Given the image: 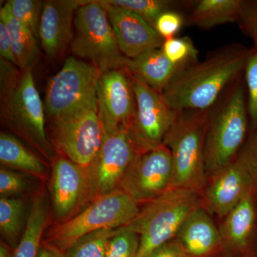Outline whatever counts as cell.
<instances>
[{"instance_id":"cell-1","label":"cell","mask_w":257,"mask_h":257,"mask_svg":"<svg viewBox=\"0 0 257 257\" xmlns=\"http://www.w3.org/2000/svg\"><path fill=\"white\" fill-rule=\"evenodd\" d=\"M250 49L230 44L179 69L162 94L176 111L208 110L243 74Z\"/></svg>"},{"instance_id":"cell-2","label":"cell","mask_w":257,"mask_h":257,"mask_svg":"<svg viewBox=\"0 0 257 257\" xmlns=\"http://www.w3.org/2000/svg\"><path fill=\"white\" fill-rule=\"evenodd\" d=\"M249 130L247 94L243 74L209 109L204 145L207 178L239 156Z\"/></svg>"},{"instance_id":"cell-3","label":"cell","mask_w":257,"mask_h":257,"mask_svg":"<svg viewBox=\"0 0 257 257\" xmlns=\"http://www.w3.org/2000/svg\"><path fill=\"white\" fill-rule=\"evenodd\" d=\"M45 106L32 69L1 77V117L5 124L47 158L53 156L45 130Z\"/></svg>"},{"instance_id":"cell-4","label":"cell","mask_w":257,"mask_h":257,"mask_svg":"<svg viewBox=\"0 0 257 257\" xmlns=\"http://www.w3.org/2000/svg\"><path fill=\"white\" fill-rule=\"evenodd\" d=\"M208 110L179 111L163 145L170 150L173 165L172 188L202 193L207 184L204 145Z\"/></svg>"},{"instance_id":"cell-5","label":"cell","mask_w":257,"mask_h":257,"mask_svg":"<svg viewBox=\"0 0 257 257\" xmlns=\"http://www.w3.org/2000/svg\"><path fill=\"white\" fill-rule=\"evenodd\" d=\"M200 207V193L184 189H170L145 204L135 219L126 226L140 236L138 257H147L175 239L189 216Z\"/></svg>"},{"instance_id":"cell-6","label":"cell","mask_w":257,"mask_h":257,"mask_svg":"<svg viewBox=\"0 0 257 257\" xmlns=\"http://www.w3.org/2000/svg\"><path fill=\"white\" fill-rule=\"evenodd\" d=\"M140 206L120 189L98 196L77 215L52 226L45 243L64 252L85 235L127 226L138 216Z\"/></svg>"},{"instance_id":"cell-7","label":"cell","mask_w":257,"mask_h":257,"mask_svg":"<svg viewBox=\"0 0 257 257\" xmlns=\"http://www.w3.org/2000/svg\"><path fill=\"white\" fill-rule=\"evenodd\" d=\"M71 50L102 72L124 69L128 58L119 45L106 10L98 1H84L76 13Z\"/></svg>"},{"instance_id":"cell-8","label":"cell","mask_w":257,"mask_h":257,"mask_svg":"<svg viewBox=\"0 0 257 257\" xmlns=\"http://www.w3.org/2000/svg\"><path fill=\"white\" fill-rule=\"evenodd\" d=\"M52 121L51 138L60 155L89 168L104 136L97 101Z\"/></svg>"},{"instance_id":"cell-9","label":"cell","mask_w":257,"mask_h":257,"mask_svg":"<svg viewBox=\"0 0 257 257\" xmlns=\"http://www.w3.org/2000/svg\"><path fill=\"white\" fill-rule=\"evenodd\" d=\"M101 74L93 64L69 57L47 84L45 113L55 119L97 101Z\"/></svg>"},{"instance_id":"cell-10","label":"cell","mask_w":257,"mask_h":257,"mask_svg":"<svg viewBox=\"0 0 257 257\" xmlns=\"http://www.w3.org/2000/svg\"><path fill=\"white\" fill-rule=\"evenodd\" d=\"M131 79L136 96L137 109L126 132L137 152L142 153L163 145L166 135L175 123L179 111L169 104L162 93L132 76Z\"/></svg>"},{"instance_id":"cell-11","label":"cell","mask_w":257,"mask_h":257,"mask_svg":"<svg viewBox=\"0 0 257 257\" xmlns=\"http://www.w3.org/2000/svg\"><path fill=\"white\" fill-rule=\"evenodd\" d=\"M52 159L51 201L54 215L62 223L77 215L96 195L89 169L62 155Z\"/></svg>"},{"instance_id":"cell-12","label":"cell","mask_w":257,"mask_h":257,"mask_svg":"<svg viewBox=\"0 0 257 257\" xmlns=\"http://www.w3.org/2000/svg\"><path fill=\"white\" fill-rule=\"evenodd\" d=\"M173 165L165 145L138 153L121 179L119 188L139 204L151 202L172 188Z\"/></svg>"},{"instance_id":"cell-13","label":"cell","mask_w":257,"mask_h":257,"mask_svg":"<svg viewBox=\"0 0 257 257\" xmlns=\"http://www.w3.org/2000/svg\"><path fill=\"white\" fill-rule=\"evenodd\" d=\"M98 111L104 133L127 130L136 114V96L126 69L102 72L97 87Z\"/></svg>"},{"instance_id":"cell-14","label":"cell","mask_w":257,"mask_h":257,"mask_svg":"<svg viewBox=\"0 0 257 257\" xmlns=\"http://www.w3.org/2000/svg\"><path fill=\"white\" fill-rule=\"evenodd\" d=\"M253 189L256 187L252 176L239 155L229 165L207 178L201 193L202 207L222 220Z\"/></svg>"},{"instance_id":"cell-15","label":"cell","mask_w":257,"mask_h":257,"mask_svg":"<svg viewBox=\"0 0 257 257\" xmlns=\"http://www.w3.org/2000/svg\"><path fill=\"white\" fill-rule=\"evenodd\" d=\"M137 154L126 130L104 133L100 150L88 168L96 197L119 188L121 179Z\"/></svg>"},{"instance_id":"cell-16","label":"cell","mask_w":257,"mask_h":257,"mask_svg":"<svg viewBox=\"0 0 257 257\" xmlns=\"http://www.w3.org/2000/svg\"><path fill=\"white\" fill-rule=\"evenodd\" d=\"M98 2L105 9L120 50L126 58L135 59L148 51L162 48L165 40L141 17L104 0Z\"/></svg>"},{"instance_id":"cell-17","label":"cell","mask_w":257,"mask_h":257,"mask_svg":"<svg viewBox=\"0 0 257 257\" xmlns=\"http://www.w3.org/2000/svg\"><path fill=\"white\" fill-rule=\"evenodd\" d=\"M83 3L84 1L79 0L44 2L39 39L49 58H55L71 45L74 18Z\"/></svg>"},{"instance_id":"cell-18","label":"cell","mask_w":257,"mask_h":257,"mask_svg":"<svg viewBox=\"0 0 257 257\" xmlns=\"http://www.w3.org/2000/svg\"><path fill=\"white\" fill-rule=\"evenodd\" d=\"M253 189L227 214L219 225L223 257H242L256 234V209Z\"/></svg>"},{"instance_id":"cell-19","label":"cell","mask_w":257,"mask_h":257,"mask_svg":"<svg viewBox=\"0 0 257 257\" xmlns=\"http://www.w3.org/2000/svg\"><path fill=\"white\" fill-rule=\"evenodd\" d=\"M175 240L188 257H223L219 226L202 207L189 216Z\"/></svg>"},{"instance_id":"cell-20","label":"cell","mask_w":257,"mask_h":257,"mask_svg":"<svg viewBox=\"0 0 257 257\" xmlns=\"http://www.w3.org/2000/svg\"><path fill=\"white\" fill-rule=\"evenodd\" d=\"M124 69L134 78L162 93L180 68L172 64L161 49H155L128 59Z\"/></svg>"},{"instance_id":"cell-21","label":"cell","mask_w":257,"mask_h":257,"mask_svg":"<svg viewBox=\"0 0 257 257\" xmlns=\"http://www.w3.org/2000/svg\"><path fill=\"white\" fill-rule=\"evenodd\" d=\"M241 0H199L188 2L186 24L209 30L223 24L236 23Z\"/></svg>"},{"instance_id":"cell-22","label":"cell","mask_w":257,"mask_h":257,"mask_svg":"<svg viewBox=\"0 0 257 257\" xmlns=\"http://www.w3.org/2000/svg\"><path fill=\"white\" fill-rule=\"evenodd\" d=\"M0 20L6 24L11 34L17 66L22 72L32 69L40 55L37 37L26 25L15 18L8 2L0 10Z\"/></svg>"},{"instance_id":"cell-23","label":"cell","mask_w":257,"mask_h":257,"mask_svg":"<svg viewBox=\"0 0 257 257\" xmlns=\"http://www.w3.org/2000/svg\"><path fill=\"white\" fill-rule=\"evenodd\" d=\"M0 162L4 167L36 177H43L47 173V165L43 160L8 133L0 135Z\"/></svg>"},{"instance_id":"cell-24","label":"cell","mask_w":257,"mask_h":257,"mask_svg":"<svg viewBox=\"0 0 257 257\" xmlns=\"http://www.w3.org/2000/svg\"><path fill=\"white\" fill-rule=\"evenodd\" d=\"M48 219L46 199L43 196H37L32 202L25 231L15 248L13 257H37Z\"/></svg>"},{"instance_id":"cell-25","label":"cell","mask_w":257,"mask_h":257,"mask_svg":"<svg viewBox=\"0 0 257 257\" xmlns=\"http://www.w3.org/2000/svg\"><path fill=\"white\" fill-rule=\"evenodd\" d=\"M25 203L15 197L0 199V231L5 243L15 248L25 231Z\"/></svg>"},{"instance_id":"cell-26","label":"cell","mask_w":257,"mask_h":257,"mask_svg":"<svg viewBox=\"0 0 257 257\" xmlns=\"http://www.w3.org/2000/svg\"><path fill=\"white\" fill-rule=\"evenodd\" d=\"M107 4L131 10L141 17L155 28L157 19L161 15L171 10L179 11V6H184L186 2L169 0H104Z\"/></svg>"},{"instance_id":"cell-27","label":"cell","mask_w":257,"mask_h":257,"mask_svg":"<svg viewBox=\"0 0 257 257\" xmlns=\"http://www.w3.org/2000/svg\"><path fill=\"white\" fill-rule=\"evenodd\" d=\"M117 229H104L85 235L64 251V257H105L108 243Z\"/></svg>"},{"instance_id":"cell-28","label":"cell","mask_w":257,"mask_h":257,"mask_svg":"<svg viewBox=\"0 0 257 257\" xmlns=\"http://www.w3.org/2000/svg\"><path fill=\"white\" fill-rule=\"evenodd\" d=\"M161 50L172 64L180 69L199 61V52L188 37L165 40Z\"/></svg>"},{"instance_id":"cell-29","label":"cell","mask_w":257,"mask_h":257,"mask_svg":"<svg viewBox=\"0 0 257 257\" xmlns=\"http://www.w3.org/2000/svg\"><path fill=\"white\" fill-rule=\"evenodd\" d=\"M243 79L247 94L249 131H251L257 127V49L254 47L250 49Z\"/></svg>"},{"instance_id":"cell-30","label":"cell","mask_w":257,"mask_h":257,"mask_svg":"<svg viewBox=\"0 0 257 257\" xmlns=\"http://www.w3.org/2000/svg\"><path fill=\"white\" fill-rule=\"evenodd\" d=\"M13 15L39 38L44 2L39 0H10L8 1Z\"/></svg>"},{"instance_id":"cell-31","label":"cell","mask_w":257,"mask_h":257,"mask_svg":"<svg viewBox=\"0 0 257 257\" xmlns=\"http://www.w3.org/2000/svg\"><path fill=\"white\" fill-rule=\"evenodd\" d=\"M140 236L126 226L119 228L109 241L105 257H138Z\"/></svg>"},{"instance_id":"cell-32","label":"cell","mask_w":257,"mask_h":257,"mask_svg":"<svg viewBox=\"0 0 257 257\" xmlns=\"http://www.w3.org/2000/svg\"><path fill=\"white\" fill-rule=\"evenodd\" d=\"M236 23L243 34L252 40L257 49V0H241Z\"/></svg>"},{"instance_id":"cell-33","label":"cell","mask_w":257,"mask_h":257,"mask_svg":"<svg viewBox=\"0 0 257 257\" xmlns=\"http://www.w3.org/2000/svg\"><path fill=\"white\" fill-rule=\"evenodd\" d=\"M186 24L185 16L177 10H171L160 15L155 24V30L164 40L176 37Z\"/></svg>"},{"instance_id":"cell-34","label":"cell","mask_w":257,"mask_h":257,"mask_svg":"<svg viewBox=\"0 0 257 257\" xmlns=\"http://www.w3.org/2000/svg\"><path fill=\"white\" fill-rule=\"evenodd\" d=\"M28 188V182L24 176L15 171L2 167L0 170L1 197H11Z\"/></svg>"},{"instance_id":"cell-35","label":"cell","mask_w":257,"mask_h":257,"mask_svg":"<svg viewBox=\"0 0 257 257\" xmlns=\"http://www.w3.org/2000/svg\"><path fill=\"white\" fill-rule=\"evenodd\" d=\"M239 155L252 176L257 192V127L249 131Z\"/></svg>"},{"instance_id":"cell-36","label":"cell","mask_w":257,"mask_h":257,"mask_svg":"<svg viewBox=\"0 0 257 257\" xmlns=\"http://www.w3.org/2000/svg\"><path fill=\"white\" fill-rule=\"evenodd\" d=\"M0 55L3 60L17 65L11 34L6 24L2 20H0Z\"/></svg>"},{"instance_id":"cell-37","label":"cell","mask_w":257,"mask_h":257,"mask_svg":"<svg viewBox=\"0 0 257 257\" xmlns=\"http://www.w3.org/2000/svg\"><path fill=\"white\" fill-rule=\"evenodd\" d=\"M147 257H188L175 239L165 243Z\"/></svg>"},{"instance_id":"cell-38","label":"cell","mask_w":257,"mask_h":257,"mask_svg":"<svg viewBox=\"0 0 257 257\" xmlns=\"http://www.w3.org/2000/svg\"><path fill=\"white\" fill-rule=\"evenodd\" d=\"M37 257H64V252L57 248L47 244L46 243H42L39 250Z\"/></svg>"},{"instance_id":"cell-39","label":"cell","mask_w":257,"mask_h":257,"mask_svg":"<svg viewBox=\"0 0 257 257\" xmlns=\"http://www.w3.org/2000/svg\"><path fill=\"white\" fill-rule=\"evenodd\" d=\"M242 257H257V236L255 234L248 249Z\"/></svg>"},{"instance_id":"cell-40","label":"cell","mask_w":257,"mask_h":257,"mask_svg":"<svg viewBox=\"0 0 257 257\" xmlns=\"http://www.w3.org/2000/svg\"><path fill=\"white\" fill-rule=\"evenodd\" d=\"M11 248L9 245L1 241V244H0V257H13L14 251H13V249H11Z\"/></svg>"}]
</instances>
